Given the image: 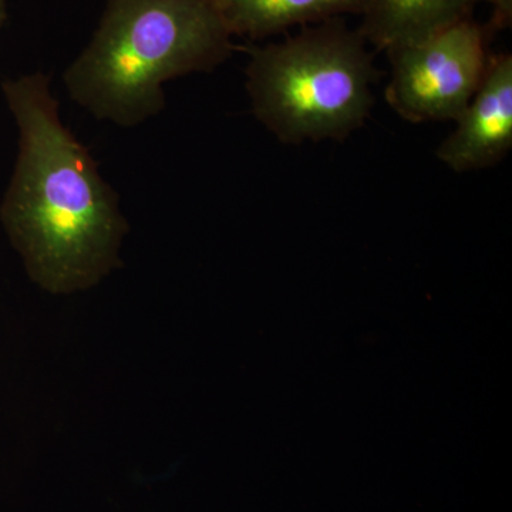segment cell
Listing matches in <instances>:
<instances>
[{
    "label": "cell",
    "mask_w": 512,
    "mask_h": 512,
    "mask_svg": "<svg viewBox=\"0 0 512 512\" xmlns=\"http://www.w3.org/2000/svg\"><path fill=\"white\" fill-rule=\"evenodd\" d=\"M384 97L410 123L454 121L480 89L488 66L487 33L467 18L386 52Z\"/></svg>",
    "instance_id": "obj_4"
},
{
    "label": "cell",
    "mask_w": 512,
    "mask_h": 512,
    "mask_svg": "<svg viewBox=\"0 0 512 512\" xmlns=\"http://www.w3.org/2000/svg\"><path fill=\"white\" fill-rule=\"evenodd\" d=\"M232 36L264 40L295 28L362 15L366 0H214Z\"/></svg>",
    "instance_id": "obj_7"
},
{
    "label": "cell",
    "mask_w": 512,
    "mask_h": 512,
    "mask_svg": "<svg viewBox=\"0 0 512 512\" xmlns=\"http://www.w3.org/2000/svg\"><path fill=\"white\" fill-rule=\"evenodd\" d=\"M232 37L214 0H107L64 84L96 119L138 126L164 110L165 83L221 66Z\"/></svg>",
    "instance_id": "obj_2"
},
{
    "label": "cell",
    "mask_w": 512,
    "mask_h": 512,
    "mask_svg": "<svg viewBox=\"0 0 512 512\" xmlns=\"http://www.w3.org/2000/svg\"><path fill=\"white\" fill-rule=\"evenodd\" d=\"M437 158L457 174L494 167L512 148V56H491L480 89L454 120Z\"/></svg>",
    "instance_id": "obj_5"
},
{
    "label": "cell",
    "mask_w": 512,
    "mask_h": 512,
    "mask_svg": "<svg viewBox=\"0 0 512 512\" xmlns=\"http://www.w3.org/2000/svg\"><path fill=\"white\" fill-rule=\"evenodd\" d=\"M8 19V5H6V0H0V26L6 22Z\"/></svg>",
    "instance_id": "obj_9"
},
{
    "label": "cell",
    "mask_w": 512,
    "mask_h": 512,
    "mask_svg": "<svg viewBox=\"0 0 512 512\" xmlns=\"http://www.w3.org/2000/svg\"><path fill=\"white\" fill-rule=\"evenodd\" d=\"M487 3L493 12L491 16V25L494 28H510L512 20V0H483Z\"/></svg>",
    "instance_id": "obj_8"
},
{
    "label": "cell",
    "mask_w": 512,
    "mask_h": 512,
    "mask_svg": "<svg viewBox=\"0 0 512 512\" xmlns=\"http://www.w3.org/2000/svg\"><path fill=\"white\" fill-rule=\"evenodd\" d=\"M19 127V156L0 217L40 288L84 291L121 265L128 224L119 195L64 126L43 73L3 83Z\"/></svg>",
    "instance_id": "obj_1"
},
{
    "label": "cell",
    "mask_w": 512,
    "mask_h": 512,
    "mask_svg": "<svg viewBox=\"0 0 512 512\" xmlns=\"http://www.w3.org/2000/svg\"><path fill=\"white\" fill-rule=\"evenodd\" d=\"M483 0H366L360 33L370 47L389 52L471 18Z\"/></svg>",
    "instance_id": "obj_6"
},
{
    "label": "cell",
    "mask_w": 512,
    "mask_h": 512,
    "mask_svg": "<svg viewBox=\"0 0 512 512\" xmlns=\"http://www.w3.org/2000/svg\"><path fill=\"white\" fill-rule=\"evenodd\" d=\"M252 113L281 143L342 141L375 104V59L343 19L305 26L281 42L248 49Z\"/></svg>",
    "instance_id": "obj_3"
}]
</instances>
